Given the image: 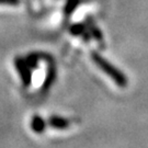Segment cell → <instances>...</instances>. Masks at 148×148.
<instances>
[{
  "instance_id": "obj_1",
  "label": "cell",
  "mask_w": 148,
  "mask_h": 148,
  "mask_svg": "<svg viewBox=\"0 0 148 148\" xmlns=\"http://www.w3.org/2000/svg\"><path fill=\"white\" fill-rule=\"evenodd\" d=\"M91 58H92V60L98 65V67H99L102 71H104L111 79H113V81H114L119 87H122V88L126 87L127 79H126V77L124 76V74L121 73L120 70H117L112 64L109 63L106 58H103L100 54L92 53L91 54Z\"/></svg>"
},
{
  "instance_id": "obj_2",
  "label": "cell",
  "mask_w": 148,
  "mask_h": 148,
  "mask_svg": "<svg viewBox=\"0 0 148 148\" xmlns=\"http://www.w3.org/2000/svg\"><path fill=\"white\" fill-rule=\"evenodd\" d=\"M14 66L18 70V74L20 76L23 87H25V88L30 87L32 84V71L31 68L25 63L24 58H22V57L14 58Z\"/></svg>"
},
{
  "instance_id": "obj_3",
  "label": "cell",
  "mask_w": 148,
  "mask_h": 148,
  "mask_svg": "<svg viewBox=\"0 0 148 148\" xmlns=\"http://www.w3.org/2000/svg\"><path fill=\"white\" fill-rule=\"evenodd\" d=\"M48 125L52 126L53 128L56 130H65L70 125V121L62 116H57V115H53L48 119Z\"/></svg>"
},
{
  "instance_id": "obj_4",
  "label": "cell",
  "mask_w": 148,
  "mask_h": 148,
  "mask_svg": "<svg viewBox=\"0 0 148 148\" xmlns=\"http://www.w3.org/2000/svg\"><path fill=\"white\" fill-rule=\"evenodd\" d=\"M46 127V122L44 121V119L40 115H34L31 120V128L32 131L36 134H42L45 131Z\"/></svg>"
},
{
  "instance_id": "obj_5",
  "label": "cell",
  "mask_w": 148,
  "mask_h": 148,
  "mask_svg": "<svg viewBox=\"0 0 148 148\" xmlns=\"http://www.w3.org/2000/svg\"><path fill=\"white\" fill-rule=\"evenodd\" d=\"M54 79H55V70H54V68L52 67V69L51 68L48 69V74H47V76H46L45 81H44V87H43V89L47 90L48 88L51 87V85H52V82L54 81Z\"/></svg>"
},
{
  "instance_id": "obj_6",
  "label": "cell",
  "mask_w": 148,
  "mask_h": 148,
  "mask_svg": "<svg viewBox=\"0 0 148 148\" xmlns=\"http://www.w3.org/2000/svg\"><path fill=\"white\" fill-rule=\"evenodd\" d=\"M90 32L92 33V35L95 36V38H97L99 41V43H102L103 37H102V34L100 33V31L98 30V27L93 25V24H90Z\"/></svg>"
},
{
  "instance_id": "obj_7",
  "label": "cell",
  "mask_w": 148,
  "mask_h": 148,
  "mask_svg": "<svg viewBox=\"0 0 148 148\" xmlns=\"http://www.w3.org/2000/svg\"><path fill=\"white\" fill-rule=\"evenodd\" d=\"M20 2V0H0V5H16Z\"/></svg>"
}]
</instances>
